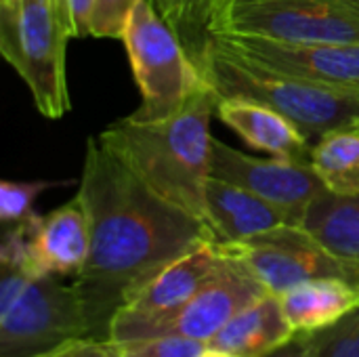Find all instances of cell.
Listing matches in <instances>:
<instances>
[{
	"mask_svg": "<svg viewBox=\"0 0 359 357\" xmlns=\"http://www.w3.org/2000/svg\"><path fill=\"white\" fill-rule=\"evenodd\" d=\"M76 194L90 221V255L74 288L88 339L109 341L114 318L143 286L217 240L208 223L156 196L97 137L86 141Z\"/></svg>",
	"mask_w": 359,
	"mask_h": 357,
	"instance_id": "6da1fadb",
	"label": "cell"
},
{
	"mask_svg": "<svg viewBox=\"0 0 359 357\" xmlns=\"http://www.w3.org/2000/svg\"><path fill=\"white\" fill-rule=\"evenodd\" d=\"M217 93L208 86L187 107L164 120L111 122L97 137L156 196L206 223V183L210 179V120Z\"/></svg>",
	"mask_w": 359,
	"mask_h": 357,
	"instance_id": "7a4b0ae2",
	"label": "cell"
},
{
	"mask_svg": "<svg viewBox=\"0 0 359 357\" xmlns=\"http://www.w3.org/2000/svg\"><path fill=\"white\" fill-rule=\"evenodd\" d=\"M219 99L242 97L288 118L311 145L326 135L359 128V93L341 90L259 65L210 36L198 63Z\"/></svg>",
	"mask_w": 359,
	"mask_h": 357,
	"instance_id": "3957f363",
	"label": "cell"
},
{
	"mask_svg": "<svg viewBox=\"0 0 359 357\" xmlns=\"http://www.w3.org/2000/svg\"><path fill=\"white\" fill-rule=\"evenodd\" d=\"M69 38L61 0H0V53L50 120L72 109L65 69Z\"/></svg>",
	"mask_w": 359,
	"mask_h": 357,
	"instance_id": "277c9868",
	"label": "cell"
},
{
	"mask_svg": "<svg viewBox=\"0 0 359 357\" xmlns=\"http://www.w3.org/2000/svg\"><path fill=\"white\" fill-rule=\"evenodd\" d=\"M0 357H34L76 339H88L74 284L57 276H29L0 267Z\"/></svg>",
	"mask_w": 359,
	"mask_h": 357,
	"instance_id": "5b68a950",
	"label": "cell"
},
{
	"mask_svg": "<svg viewBox=\"0 0 359 357\" xmlns=\"http://www.w3.org/2000/svg\"><path fill=\"white\" fill-rule=\"evenodd\" d=\"M141 93L135 120H164L179 114L208 82L175 29L158 15L151 0H139L120 38Z\"/></svg>",
	"mask_w": 359,
	"mask_h": 357,
	"instance_id": "8992f818",
	"label": "cell"
},
{
	"mask_svg": "<svg viewBox=\"0 0 359 357\" xmlns=\"http://www.w3.org/2000/svg\"><path fill=\"white\" fill-rule=\"evenodd\" d=\"M210 34L359 44V0H223Z\"/></svg>",
	"mask_w": 359,
	"mask_h": 357,
	"instance_id": "52a82bcc",
	"label": "cell"
},
{
	"mask_svg": "<svg viewBox=\"0 0 359 357\" xmlns=\"http://www.w3.org/2000/svg\"><path fill=\"white\" fill-rule=\"evenodd\" d=\"M217 248L242 263L276 297L318 278H343L359 284L358 265L326 250L301 225H282L248 240L217 244Z\"/></svg>",
	"mask_w": 359,
	"mask_h": 357,
	"instance_id": "ba28073f",
	"label": "cell"
},
{
	"mask_svg": "<svg viewBox=\"0 0 359 357\" xmlns=\"http://www.w3.org/2000/svg\"><path fill=\"white\" fill-rule=\"evenodd\" d=\"M263 295H267L263 284L242 263L223 255L215 276L181 309L158 322L116 324L109 330V343L124 345L156 337H183L208 343L238 311Z\"/></svg>",
	"mask_w": 359,
	"mask_h": 357,
	"instance_id": "9c48e42d",
	"label": "cell"
},
{
	"mask_svg": "<svg viewBox=\"0 0 359 357\" xmlns=\"http://www.w3.org/2000/svg\"><path fill=\"white\" fill-rule=\"evenodd\" d=\"M210 177L240 185L282 208L294 225H301L311 202L328 191L311 162L288 158H255L212 137Z\"/></svg>",
	"mask_w": 359,
	"mask_h": 357,
	"instance_id": "30bf717a",
	"label": "cell"
},
{
	"mask_svg": "<svg viewBox=\"0 0 359 357\" xmlns=\"http://www.w3.org/2000/svg\"><path fill=\"white\" fill-rule=\"evenodd\" d=\"M233 53L288 76L359 93V44L282 42L259 36L212 34Z\"/></svg>",
	"mask_w": 359,
	"mask_h": 357,
	"instance_id": "8fae6325",
	"label": "cell"
},
{
	"mask_svg": "<svg viewBox=\"0 0 359 357\" xmlns=\"http://www.w3.org/2000/svg\"><path fill=\"white\" fill-rule=\"evenodd\" d=\"M90 255V221L78 194L48 215L27 219L29 276H78Z\"/></svg>",
	"mask_w": 359,
	"mask_h": 357,
	"instance_id": "7c38bea8",
	"label": "cell"
},
{
	"mask_svg": "<svg viewBox=\"0 0 359 357\" xmlns=\"http://www.w3.org/2000/svg\"><path fill=\"white\" fill-rule=\"evenodd\" d=\"M221 263L223 255L219 252L215 242L196 248L187 257L160 271L147 286H143L135 295V299L114 318L111 326L147 324L168 318L215 276Z\"/></svg>",
	"mask_w": 359,
	"mask_h": 357,
	"instance_id": "4fadbf2b",
	"label": "cell"
},
{
	"mask_svg": "<svg viewBox=\"0 0 359 357\" xmlns=\"http://www.w3.org/2000/svg\"><path fill=\"white\" fill-rule=\"evenodd\" d=\"M206 223L217 244L240 242L282 225H294L276 204L215 177L206 183Z\"/></svg>",
	"mask_w": 359,
	"mask_h": 357,
	"instance_id": "5bb4252c",
	"label": "cell"
},
{
	"mask_svg": "<svg viewBox=\"0 0 359 357\" xmlns=\"http://www.w3.org/2000/svg\"><path fill=\"white\" fill-rule=\"evenodd\" d=\"M217 116L259 151L271 154L276 158L311 162L313 145L307 141V137L288 118L263 103L242 97L219 99Z\"/></svg>",
	"mask_w": 359,
	"mask_h": 357,
	"instance_id": "9a60e30c",
	"label": "cell"
},
{
	"mask_svg": "<svg viewBox=\"0 0 359 357\" xmlns=\"http://www.w3.org/2000/svg\"><path fill=\"white\" fill-rule=\"evenodd\" d=\"M294 337L280 297L267 292L238 311L210 341L208 347L236 357H269Z\"/></svg>",
	"mask_w": 359,
	"mask_h": 357,
	"instance_id": "2e32d148",
	"label": "cell"
},
{
	"mask_svg": "<svg viewBox=\"0 0 359 357\" xmlns=\"http://www.w3.org/2000/svg\"><path fill=\"white\" fill-rule=\"evenodd\" d=\"M294 335H316L347 318L359 307V284L343 278L307 280L280 295Z\"/></svg>",
	"mask_w": 359,
	"mask_h": 357,
	"instance_id": "e0dca14e",
	"label": "cell"
},
{
	"mask_svg": "<svg viewBox=\"0 0 359 357\" xmlns=\"http://www.w3.org/2000/svg\"><path fill=\"white\" fill-rule=\"evenodd\" d=\"M326 250L359 267V196L320 194L301 223Z\"/></svg>",
	"mask_w": 359,
	"mask_h": 357,
	"instance_id": "ac0fdd59",
	"label": "cell"
},
{
	"mask_svg": "<svg viewBox=\"0 0 359 357\" xmlns=\"http://www.w3.org/2000/svg\"><path fill=\"white\" fill-rule=\"evenodd\" d=\"M311 166L337 196H359V128L326 135L311 149Z\"/></svg>",
	"mask_w": 359,
	"mask_h": 357,
	"instance_id": "d6986e66",
	"label": "cell"
},
{
	"mask_svg": "<svg viewBox=\"0 0 359 357\" xmlns=\"http://www.w3.org/2000/svg\"><path fill=\"white\" fill-rule=\"evenodd\" d=\"M223 0H151L158 15L175 29L189 57L200 63L210 40L212 21Z\"/></svg>",
	"mask_w": 359,
	"mask_h": 357,
	"instance_id": "ffe728a7",
	"label": "cell"
},
{
	"mask_svg": "<svg viewBox=\"0 0 359 357\" xmlns=\"http://www.w3.org/2000/svg\"><path fill=\"white\" fill-rule=\"evenodd\" d=\"M50 181H2L0 183V221L4 227L29 219L42 191L55 187Z\"/></svg>",
	"mask_w": 359,
	"mask_h": 357,
	"instance_id": "44dd1931",
	"label": "cell"
},
{
	"mask_svg": "<svg viewBox=\"0 0 359 357\" xmlns=\"http://www.w3.org/2000/svg\"><path fill=\"white\" fill-rule=\"evenodd\" d=\"M309 357H359V307L339 324L311 335Z\"/></svg>",
	"mask_w": 359,
	"mask_h": 357,
	"instance_id": "7402d4cb",
	"label": "cell"
},
{
	"mask_svg": "<svg viewBox=\"0 0 359 357\" xmlns=\"http://www.w3.org/2000/svg\"><path fill=\"white\" fill-rule=\"evenodd\" d=\"M208 343L183 337H156L118 345L124 357H198Z\"/></svg>",
	"mask_w": 359,
	"mask_h": 357,
	"instance_id": "603a6c76",
	"label": "cell"
},
{
	"mask_svg": "<svg viewBox=\"0 0 359 357\" xmlns=\"http://www.w3.org/2000/svg\"><path fill=\"white\" fill-rule=\"evenodd\" d=\"M137 2L139 0H95L90 13V36L122 38Z\"/></svg>",
	"mask_w": 359,
	"mask_h": 357,
	"instance_id": "cb8c5ba5",
	"label": "cell"
},
{
	"mask_svg": "<svg viewBox=\"0 0 359 357\" xmlns=\"http://www.w3.org/2000/svg\"><path fill=\"white\" fill-rule=\"evenodd\" d=\"M34 357H124L120 347L109 341H95V339H76L57 349Z\"/></svg>",
	"mask_w": 359,
	"mask_h": 357,
	"instance_id": "d4e9b609",
	"label": "cell"
},
{
	"mask_svg": "<svg viewBox=\"0 0 359 357\" xmlns=\"http://www.w3.org/2000/svg\"><path fill=\"white\" fill-rule=\"evenodd\" d=\"M95 0H61L72 38L90 36V13Z\"/></svg>",
	"mask_w": 359,
	"mask_h": 357,
	"instance_id": "484cf974",
	"label": "cell"
},
{
	"mask_svg": "<svg viewBox=\"0 0 359 357\" xmlns=\"http://www.w3.org/2000/svg\"><path fill=\"white\" fill-rule=\"evenodd\" d=\"M311 335H294L284 347L273 351L269 357H309Z\"/></svg>",
	"mask_w": 359,
	"mask_h": 357,
	"instance_id": "4316f807",
	"label": "cell"
},
{
	"mask_svg": "<svg viewBox=\"0 0 359 357\" xmlns=\"http://www.w3.org/2000/svg\"><path fill=\"white\" fill-rule=\"evenodd\" d=\"M198 357H236V356H231V353H227V351H223V349H215V347H208L206 345V349L200 353Z\"/></svg>",
	"mask_w": 359,
	"mask_h": 357,
	"instance_id": "83f0119b",
	"label": "cell"
}]
</instances>
